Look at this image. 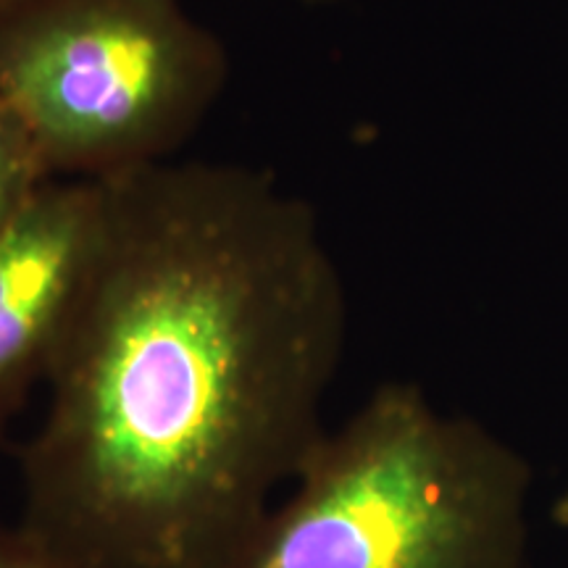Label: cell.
I'll return each instance as SVG.
<instances>
[{"instance_id": "ba28073f", "label": "cell", "mask_w": 568, "mask_h": 568, "mask_svg": "<svg viewBox=\"0 0 568 568\" xmlns=\"http://www.w3.org/2000/svg\"><path fill=\"white\" fill-rule=\"evenodd\" d=\"M297 3H305V6H332V3H339V0H297Z\"/></svg>"}, {"instance_id": "3957f363", "label": "cell", "mask_w": 568, "mask_h": 568, "mask_svg": "<svg viewBox=\"0 0 568 568\" xmlns=\"http://www.w3.org/2000/svg\"><path fill=\"white\" fill-rule=\"evenodd\" d=\"M230 82L219 34L180 0H13L0 9V101L53 180L174 159Z\"/></svg>"}, {"instance_id": "6da1fadb", "label": "cell", "mask_w": 568, "mask_h": 568, "mask_svg": "<svg viewBox=\"0 0 568 568\" xmlns=\"http://www.w3.org/2000/svg\"><path fill=\"white\" fill-rule=\"evenodd\" d=\"M345 339L316 211L268 172L98 180L21 521L88 568H216L324 437Z\"/></svg>"}, {"instance_id": "7a4b0ae2", "label": "cell", "mask_w": 568, "mask_h": 568, "mask_svg": "<svg viewBox=\"0 0 568 568\" xmlns=\"http://www.w3.org/2000/svg\"><path fill=\"white\" fill-rule=\"evenodd\" d=\"M529 493L506 439L385 382L216 568H527Z\"/></svg>"}, {"instance_id": "9c48e42d", "label": "cell", "mask_w": 568, "mask_h": 568, "mask_svg": "<svg viewBox=\"0 0 568 568\" xmlns=\"http://www.w3.org/2000/svg\"><path fill=\"white\" fill-rule=\"evenodd\" d=\"M13 0H0V9H6V6H11Z\"/></svg>"}, {"instance_id": "8992f818", "label": "cell", "mask_w": 568, "mask_h": 568, "mask_svg": "<svg viewBox=\"0 0 568 568\" xmlns=\"http://www.w3.org/2000/svg\"><path fill=\"white\" fill-rule=\"evenodd\" d=\"M0 568H88L24 521H0Z\"/></svg>"}, {"instance_id": "277c9868", "label": "cell", "mask_w": 568, "mask_h": 568, "mask_svg": "<svg viewBox=\"0 0 568 568\" xmlns=\"http://www.w3.org/2000/svg\"><path fill=\"white\" fill-rule=\"evenodd\" d=\"M95 219V182L53 180L0 234V443L45 385Z\"/></svg>"}, {"instance_id": "5b68a950", "label": "cell", "mask_w": 568, "mask_h": 568, "mask_svg": "<svg viewBox=\"0 0 568 568\" xmlns=\"http://www.w3.org/2000/svg\"><path fill=\"white\" fill-rule=\"evenodd\" d=\"M48 182H53V174L32 132L0 101V234L17 222Z\"/></svg>"}, {"instance_id": "52a82bcc", "label": "cell", "mask_w": 568, "mask_h": 568, "mask_svg": "<svg viewBox=\"0 0 568 568\" xmlns=\"http://www.w3.org/2000/svg\"><path fill=\"white\" fill-rule=\"evenodd\" d=\"M552 521H556L560 529L568 531V487L560 493L558 500L552 503Z\"/></svg>"}]
</instances>
